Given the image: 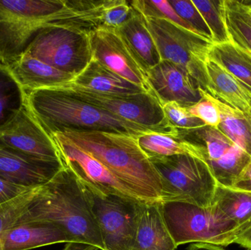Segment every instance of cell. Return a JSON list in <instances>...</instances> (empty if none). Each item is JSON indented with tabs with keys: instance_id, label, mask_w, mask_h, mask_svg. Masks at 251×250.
Returning a JSON list of instances; mask_svg holds the SVG:
<instances>
[{
	"instance_id": "cell-1",
	"label": "cell",
	"mask_w": 251,
	"mask_h": 250,
	"mask_svg": "<svg viewBox=\"0 0 251 250\" xmlns=\"http://www.w3.org/2000/svg\"><path fill=\"white\" fill-rule=\"evenodd\" d=\"M25 222L52 223L63 229L76 243L104 250L86 191L76 175L66 166L50 182L40 186L17 223Z\"/></svg>"
},
{
	"instance_id": "cell-2",
	"label": "cell",
	"mask_w": 251,
	"mask_h": 250,
	"mask_svg": "<svg viewBox=\"0 0 251 250\" xmlns=\"http://www.w3.org/2000/svg\"><path fill=\"white\" fill-rule=\"evenodd\" d=\"M92 156L126 184L139 199L162 203L159 173L137 142V136L104 132L59 133Z\"/></svg>"
},
{
	"instance_id": "cell-3",
	"label": "cell",
	"mask_w": 251,
	"mask_h": 250,
	"mask_svg": "<svg viewBox=\"0 0 251 250\" xmlns=\"http://www.w3.org/2000/svg\"><path fill=\"white\" fill-rule=\"evenodd\" d=\"M26 104L51 136L63 132H104L139 136L155 132L94 107L63 88L26 91Z\"/></svg>"
},
{
	"instance_id": "cell-4",
	"label": "cell",
	"mask_w": 251,
	"mask_h": 250,
	"mask_svg": "<svg viewBox=\"0 0 251 250\" xmlns=\"http://www.w3.org/2000/svg\"><path fill=\"white\" fill-rule=\"evenodd\" d=\"M63 22L83 23L65 0H0V64L17 60L41 29Z\"/></svg>"
},
{
	"instance_id": "cell-5",
	"label": "cell",
	"mask_w": 251,
	"mask_h": 250,
	"mask_svg": "<svg viewBox=\"0 0 251 250\" xmlns=\"http://www.w3.org/2000/svg\"><path fill=\"white\" fill-rule=\"evenodd\" d=\"M150 160L160 177L162 203L212 206L218 183L204 161L190 154Z\"/></svg>"
},
{
	"instance_id": "cell-6",
	"label": "cell",
	"mask_w": 251,
	"mask_h": 250,
	"mask_svg": "<svg viewBox=\"0 0 251 250\" xmlns=\"http://www.w3.org/2000/svg\"><path fill=\"white\" fill-rule=\"evenodd\" d=\"M167 227L177 246L206 243L228 246L243 233L234 222L214 205L201 208L184 203H162Z\"/></svg>"
},
{
	"instance_id": "cell-7",
	"label": "cell",
	"mask_w": 251,
	"mask_h": 250,
	"mask_svg": "<svg viewBox=\"0 0 251 250\" xmlns=\"http://www.w3.org/2000/svg\"><path fill=\"white\" fill-rule=\"evenodd\" d=\"M161 60L185 69L201 89L208 92V54L213 43L165 19L145 18Z\"/></svg>"
},
{
	"instance_id": "cell-8",
	"label": "cell",
	"mask_w": 251,
	"mask_h": 250,
	"mask_svg": "<svg viewBox=\"0 0 251 250\" xmlns=\"http://www.w3.org/2000/svg\"><path fill=\"white\" fill-rule=\"evenodd\" d=\"M25 54L76 76L92 60L89 32L66 22L52 23L38 32Z\"/></svg>"
},
{
	"instance_id": "cell-9",
	"label": "cell",
	"mask_w": 251,
	"mask_h": 250,
	"mask_svg": "<svg viewBox=\"0 0 251 250\" xmlns=\"http://www.w3.org/2000/svg\"><path fill=\"white\" fill-rule=\"evenodd\" d=\"M82 185L100 228L104 250H131L146 203L134 198L101 193Z\"/></svg>"
},
{
	"instance_id": "cell-10",
	"label": "cell",
	"mask_w": 251,
	"mask_h": 250,
	"mask_svg": "<svg viewBox=\"0 0 251 250\" xmlns=\"http://www.w3.org/2000/svg\"><path fill=\"white\" fill-rule=\"evenodd\" d=\"M60 88L69 91L79 99L125 121L150 129L152 132L177 136L178 130L168 124L162 104L150 92H143L134 95H110L94 92L71 83Z\"/></svg>"
},
{
	"instance_id": "cell-11",
	"label": "cell",
	"mask_w": 251,
	"mask_h": 250,
	"mask_svg": "<svg viewBox=\"0 0 251 250\" xmlns=\"http://www.w3.org/2000/svg\"><path fill=\"white\" fill-rule=\"evenodd\" d=\"M177 138L194 147L196 157L206 163L218 184L231 188L251 157L228 139L218 128L205 126L178 130Z\"/></svg>"
},
{
	"instance_id": "cell-12",
	"label": "cell",
	"mask_w": 251,
	"mask_h": 250,
	"mask_svg": "<svg viewBox=\"0 0 251 250\" xmlns=\"http://www.w3.org/2000/svg\"><path fill=\"white\" fill-rule=\"evenodd\" d=\"M0 144L38 159L63 162L52 136L34 117L26 104L0 127Z\"/></svg>"
},
{
	"instance_id": "cell-13",
	"label": "cell",
	"mask_w": 251,
	"mask_h": 250,
	"mask_svg": "<svg viewBox=\"0 0 251 250\" xmlns=\"http://www.w3.org/2000/svg\"><path fill=\"white\" fill-rule=\"evenodd\" d=\"M51 136L57 144L63 164L74 172L81 183L101 193L140 201L126 184L92 156L69 142L60 134H54Z\"/></svg>"
},
{
	"instance_id": "cell-14",
	"label": "cell",
	"mask_w": 251,
	"mask_h": 250,
	"mask_svg": "<svg viewBox=\"0 0 251 250\" xmlns=\"http://www.w3.org/2000/svg\"><path fill=\"white\" fill-rule=\"evenodd\" d=\"M89 40L92 59L153 95L148 82L147 73L116 29L100 26L90 32Z\"/></svg>"
},
{
	"instance_id": "cell-15",
	"label": "cell",
	"mask_w": 251,
	"mask_h": 250,
	"mask_svg": "<svg viewBox=\"0 0 251 250\" xmlns=\"http://www.w3.org/2000/svg\"><path fill=\"white\" fill-rule=\"evenodd\" d=\"M147 79L162 106L176 102L188 108L201 99L197 82L185 69L171 62L162 60L147 72Z\"/></svg>"
},
{
	"instance_id": "cell-16",
	"label": "cell",
	"mask_w": 251,
	"mask_h": 250,
	"mask_svg": "<svg viewBox=\"0 0 251 250\" xmlns=\"http://www.w3.org/2000/svg\"><path fill=\"white\" fill-rule=\"evenodd\" d=\"M64 167L60 161L38 159L0 144V176L17 184L39 187Z\"/></svg>"
},
{
	"instance_id": "cell-17",
	"label": "cell",
	"mask_w": 251,
	"mask_h": 250,
	"mask_svg": "<svg viewBox=\"0 0 251 250\" xmlns=\"http://www.w3.org/2000/svg\"><path fill=\"white\" fill-rule=\"evenodd\" d=\"M3 250H30L61 243H76L63 229L44 222L16 223L1 236Z\"/></svg>"
},
{
	"instance_id": "cell-18",
	"label": "cell",
	"mask_w": 251,
	"mask_h": 250,
	"mask_svg": "<svg viewBox=\"0 0 251 250\" xmlns=\"http://www.w3.org/2000/svg\"><path fill=\"white\" fill-rule=\"evenodd\" d=\"M6 67L25 92L61 88L75 77L26 54Z\"/></svg>"
},
{
	"instance_id": "cell-19",
	"label": "cell",
	"mask_w": 251,
	"mask_h": 250,
	"mask_svg": "<svg viewBox=\"0 0 251 250\" xmlns=\"http://www.w3.org/2000/svg\"><path fill=\"white\" fill-rule=\"evenodd\" d=\"M177 248L164 220L162 203L143 204L130 250H176Z\"/></svg>"
},
{
	"instance_id": "cell-20",
	"label": "cell",
	"mask_w": 251,
	"mask_h": 250,
	"mask_svg": "<svg viewBox=\"0 0 251 250\" xmlns=\"http://www.w3.org/2000/svg\"><path fill=\"white\" fill-rule=\"evenodd\" d=\"M115 29L146 73L162 61L146 19L138 12L135 10L126 22Z\"/></svg>"
},
{
	"instance_id": "cell-21",
	"label": "cell",
	"mask_w": 251,
	"mask_h": 250,
	"mask_svg": "<svg viewBox=\"0 0 251 250\" xmlns=\"http://www.w3.org/2000/svg\"><path fill=\"white\" fill-rule=\"evenodd\" d=\"M208 93L251 116V90L215 62H206Z\"/></svg>"
},
{
	"instance_id": "cell-22",
	"label": "cell",
	"mask_w": 251,
	"mask_h": 250,
	"mask_svg": "<svg viewBox=\"0 0 251 250\" xmlns=\"http://www.w3.org/2000/svg\"><path fill=\"white\" fill-rule=\"evenodd\" d=\"M71 84L110 95H134L146 92L143 88L124 79L94 59L80 73L75 76Z\"/></svg>"
},
{
	"instance_id": "cell-23",
	"label": "cell",
	"mask_w": 251,
	"mask_h": 250,
	"mask_svg": "<svg viewBox=\"0 0 251 250\" xmlns=\"http://www.w3.org/2000/svg\"><path fill=\"white\" fill-rule=\"evenodd\" d=\"M212 205L235 223L243 233L251 227V192L218 184Z\"/></svg>"
},
{
	"instance_id": "cell-24",
	"label": "cell",
	"mask_w": 251,
	"mask_h": 250,
	"mask_svg": "<svg viewBox=\"0 0 251 250\" xmlns=\"http://www.w3.org/2000/svg\"><path fill=\"white\" fill-rule=\"evenodd\" d=\"M208 59L219 65L251 90V54L231 41L212 44Z\"/></svg>"
},
{
	"instance_id": "cell-25",
	"label": "cell",
	"mask_w": 251,
	"mask_h": 250,
	"mask_svg": "<svg viewBox=\"0 0 251 250\" xmlns=\"http://www.w3.org/2000/svg\"><path fill=\"white\" fill-rule=\"evenodd\" d=\"M218 106L221 123L218 129L251 157V116L227 105L212 95Z\"/></svg>"
},
{
	"instance_id": "cell-26",
	"label": "cell",
	"mask_w": 251,
	"mask_h": 250,
	"mask_svg": "<svg viewBox=\"0 0 251 250\" xmlns=\"http://www.w3.org/2000/svg\"><path fill=\"white\" fill-rule=\"evenodd\" d=\"M230 41L251 54V10L245 0H224Z\"/></svg>"
},
{
	"instance_id": "cell-27",
	"label": "cell",
	"mask_w": 251,
	"mask_h": 250,
	"mask_svg": "<svg viewBox=\"0 0 251 250\" xmlns=\"http://www.w3.org/2000/svg\"><path fill=\"white\" fill-rule=\"evenodd\" d=\"M137 140L140 148L149 159L181 154H190L196 157L194 147L191 144L173 135L148 132L137 136Z\"/></svg>"
},
{
	"instance_id": "cell-28",
	"label": "cell",
	"mask_w": 251,
	"mask_h": 250,
	"mask_svg": "<svg viewBox=\"0 0 251 250\" xmlns=\"http://www.w3.org/2000/svg\"><path fill=\"white\" fill-rule=\"evenodd\" d=\"M26 104V92L6 66L0 64V127Z\"/></svg>"
},
{
	"instance_id": "cell-29",
	"label": "cell",
	"mask_w": 251,
	"mask_h": 250,
	"mask_svg": "<svg viewBox=\"0 0 251 250\" xmlns=\"http://www.w3.org/2000/svg\"><path fill=\"white\" fill-rule=\"evenodd\" d=\"M192 1L210 29L212 43L221 44L230 41L226 24L224 0H192Z\"/></svg>"
},
{
	"instance_id": "cell-30",
	"label": "cell",
	"mask_w": 251,
	"mask_h": 250,
	"mask_svg": "<svg viewBox=\"0 0 251 250\" xmlns=\"http://www.w3.org/2000/svg\"><path fill=\"white\" fill-rule=\"evenodd\" d=\"M133 8L145 18L165 19L178 25L184 29L196 33L174 10L168 0H134L131 1ZM198 35V34H197Z\"/></svg>"
},
{
	"instance_id": "cell-31",
	"label": "cell",
	"mask_w": 251,
	"mask_h": 250,
	"mask_svg": "<svg viewBox=\"0 0 251 250\" xmlns=\"http://www.w3.org/2000/svg\"><path fill=\"white\" fill-rule=\"evenodd\" d=\"M39 188L40 186L35 188L10 202L0 205V250H3L1 240L3 232L19 221L21 216L30 205Z\"/></svg>"
},
{
	"instance_id": "cell-32",
	"label": "cell",
	"mask_w": 251,
	"mask_h": 250,
	"mask_svg": "<svg viewBox=\"0 0 251 250\" xmlns=\"http://www.w3.org/2000/svg\"><path fill=\"white\" fill-rule=\"evenodd\" d=\"M169 3L178 16L190 25L198 35L212 43L210 29L192 0H171Z\"/></svg>"
},
{
	"instance_id": "cell-33",
	"label": "cell",
	"mask_w": 251,
	"mask_h": 250,
	"mask_svg": "<svg viewBox=\"0 0 251 250\" xmlns=\"http://www.w3.org/2000/svg\"><path fill=\"white\" fill-rule=\"evenodd\" d=\"M131 1L125 0H106L101 19V26L117 29L134 14Z\"/></svg>"
},
{
	"instance_id": "cell-34",
	"label": "cell",
	"mask_w": 251,
	"mask_h": 250,
	"mask_svg": "<svg viewBox=\"0 0 251 250\" xmlns=\"http://www.w3.org/2000/svg\"><path fill=\"white\" fill-rule=\"evenodd\" d=\"M164 114L168 124L177 130H190L206 126L201 120L189 113L186 107L176 102L162 106Z\"/></svg>"
},
{
	"instance_id": "cell-35",
	"label": "cell",
	"mask_w": 251,
	"mask_h": 250,
	"mask_svg": "<svg viewBox=\"0 0 251 250\" xmlns=\"http://www.w3.org/2000/svg\"><path fill=\"white\" fill-rule=\"evenodd\" d=\"M201 99L187 110L192 115L203 121L206 126L218 128L221 123L219 109L210 94L201 89Z\"/></svg>"
},
{
	"instance_id": "cell-36",
	"label": "cell",
	"mask_w": 251,
	"mask_h": 250,
	"mask_svg": "<svg viewBox=\"0 0 251 250\" xmlns=\"http://www.w3.org/2000/svg\"><path fill=\"white\" fill-rule=\"evenodd\" d=\"M35 188L17 184L0 176V205L10 202Z\"/></svg>"
},
{
	"instance_id": "cell-37",
	"label": "cell",
	"mask_w": 251,
	"mask_h": 250,
	"mask_svg": "<svg viewBox=\"0 0 251 250\" xmlns=\"http://www.w3.org/2000/svg\"><path fill=\"white\" fill-rule=\"evenodd\" d=\"M231 188L251 192V160Z\"/></svg>"
},
{
	"instance_id": "cell-38",
	"label": "cell",
	"mask_w": 251,
	"mask_h": 250,
	"mask_svg": "<svg viewBox=\"0 0 251 250\" xmlns=\"http://www.w3.org/2000/svg\"><path fill=\"white\" fill-rule=\"evenodd\" d=\"M234 244H237L243 248L251 250V227L239 236Z\"/></svg>"
},
{
	"instance_id": "cell-39",
	"label": "cell",
	"mask_w": 251,
	"mask_h": 250,
	"mask_svg": "<svg viewBox=\"0 0 251 250\" xmlns=\"http://www.w3.org/2000/svg\"><path fill=\"white\" fill-rule=\"evenodd\" d=\"M187 250H226L218 245L206 243H193L189 246Z\"/></svg>"
},
{
	"instance_id": "cell-40",
	"label": "cell",
	"mask_w": 251,
	"mask_h": 250,
	"mask_svg": "<svg viewBox=\"0 0 251 250\" xmlns=\"http://www.w3.org/2000/svg\"><path fill=\"white\" fill-rule=\"evenodd\" d=\"M63 250H100L97 247L93 245H85L82 243L66 244Z\"/></svg>"
},
{
	"instance_id": "cell-41",
	"label": "cell",
	"mask_w": 251,
	"mask_h": 250,
	"mask_svg": "<svg viewBox=\"0 0 251 250\" xmlns=\"http://www.w3.org/2000/svg\"><path fill=\"white\" fill-rule=\"evenodd\" d=\"M245 1H246V4H247L248 5H249V7H251V0H245Z\"/></svg>"
}]
</instances>
